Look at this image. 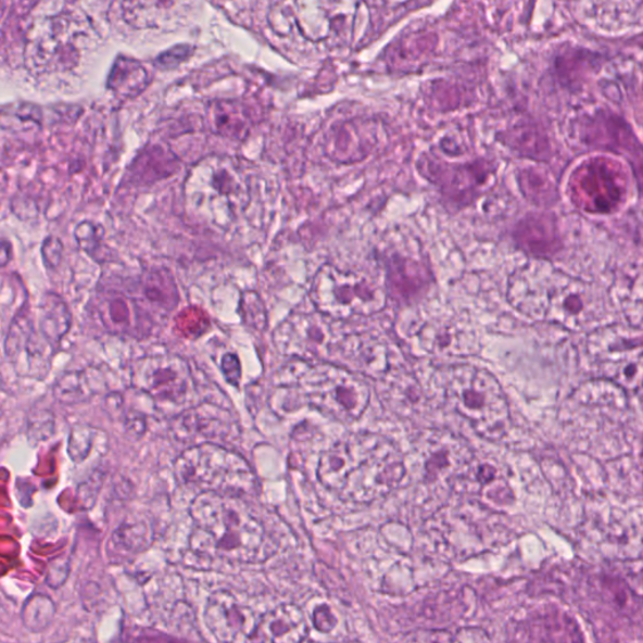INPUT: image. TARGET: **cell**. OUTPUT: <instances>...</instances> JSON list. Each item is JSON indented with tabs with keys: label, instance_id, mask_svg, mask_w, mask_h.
<instances>
[{
	"label": "cell",
	"instance_id": "1",
	"mask_svg": "<svg viewBox=\"0 0 643 643\" xmlns=\"http://www.w3.org/2000/svg\"><path fill=\"white\" fill-rule=\"evenodd\" d=\"M405 465L392 441L373 432H353L322 453L317 477L340 501L373 504L395 490Z\"/></svg>",
	"mask_w": 643,
	"mask_h": 643
},
{
	"label": "cell",
	"instance_id": "2",
	"mask_svg": "<svg viewBox=\"0 0 643 643\" xmlns=\"http://www.w3.org/2000/svg\"><path fill=\"white\" fill-rule=\"evenodd\" d=\"M194 529L190 549L203 556L231 563H262L275 554L262 520L244 497L197 494L190 504Z\"/></svg>",
	"mask_w": 643,
	"mask_h": 643
},
{
	"label": "cell",
	"instance_id": "3",
	"mask_svg": "<svg viewBox=\"0 0 643 643\" xmlns=\"http://www.w3.org/2000/svg\"><path fill=\"white\" fill-rule=\"evenodd\" d=\"M249 182L243 167L228 156L201 160L185 181L188 211L200 222L228 228L249 204Z\"/></svg>",
	"mask_w": 643,
	"mask_h": 643
},
{
	"label": "cell",
	"instance_id": "4",
	"mask_svg": "<svg viewBox=\"0 0 643 643\" xmlns=\"http://www.w3.org/2000/svg\"><path fill=\"white\" fill-rule=\"evenodd\" d=\"M175 478L184 488L200 493L244 497L256 494L259 479L252 466L235 450L205 441L191 445L174 464Z\"/></svg>",
	"mask_w": 643,
	"mask_h": 643
},
{
	"label": "cell",
	"instance_id": "5",
	"mask_svg": "<svg viewBox=\"0 0 643 643\" xmlns=\"http://www.w3.org/2000/svg\"><path fill=\"white\" fill-rule=\"evenodd\" d=\"M444 400L481 436L495 438L509 424V407L494 376L470 366L447 369Z\"/></svg>",
	"mask_w": 643,
	"mask_h": 643
},
{
	"label": "cell",
	"instance_id": "6",
	"mask_svg": "<svg viewBox=\"0 0 643 643\" xmlns=\"http://www.w3.org/2000/svg\"><path fill=\"white\" fill-rule=\"evenodd\" d=\"M305 404L341 424L361 419L371 399L368 384L339 366H312L295 383Z\"/></svg>",
	"mask_w": 643,
	"mask_h": 643
},
{
	"label": "cell",
	"instance_id": "7",
	"mask_svg": "<svg viewBox=\"0 0 643 643\" xmlns=\"http://www.w3.org/2000/svg\"><path fill=\"white\" fill-rule=\"evenodd\" d=\"M134 388L155 402L161 414L176 416L194 405L190 368L179 356H150L133 367Z\"/></svg>",
	"mask_w": 643,
	"mask_h": 643
},
{
	"label": "cell",
	"instance_id": "8",
	"mask_svg": "<svg viewBox=\"0 0 643 643\" xmlns=\"http://www.w3.org/2000/svg\"><path fill=\"white\" fill-rule=\"evenodd\" d=\"M374 295L364 280L326 265L316 276L312 300L319 312L340 317L364 312Z\"/></svg>",
	"mask_w": 643,
	"mask_h": 643
},
{
	"label": "cell",
	"instance_id": "9",
	"mask_svg": "<svg viewBox=\"0 0 643 643\" xmlns=\"http://www.w3.org/2000/svg\"><path fill=\"white\" fill-rule=\"evenodd\" d=\"M55 349L40 332L27 311L14 318L5 342L7 356L23 376L45 379L50 371Z\"/></svg>",
	"mask_w": 643,
	"mask_h": 643
},
{
	"label": "cell",
	"instance_id": "10",
	"mask_svg": "<svg viewBox=\"0 0 643 643\" xmlns=\"http://www.w3.org/2000/svg\"><path fill=\"white\" fill-rule=\"evenodd\" d=\"M352 0H295L300 31L311 42L339 45L348 36Z\"/></svg>",
	"mask_w": 643,
	"mask_h": 643
},
{
	"label": "cell",
	"instance_id": "11",
	"mask_svg": "<svg viewBox=\"0 0 643 643\" xmlns=\"http://www.w3.org/2000/svg\"><path fill=\"white\" fill-rule=\"evenodd\" d=\"M204 620L220 642L251 641L256 620L253 609L229 591H216L209 597Z\"/></svg>",
	"mask_w": 643,
	"mask_h": 643
},
{
	"label": "cell",
	"instance_id": "12",
	"mask_svg": "<svg viewBox=\"0 0 643 643\" xmlns=\"http://www.w3.org/2000/svg\"><path fill=\"white\" fill-rule=\"evenodd\" d=\"M174 432L180 440L203 438L211 442H227L239 436V426L228 412L219 406H192L175 416Z\"/></svg>",
	"mask_w": 643,
	"mask_h": 643
},
{
	"label": "cell",
	"instance_id": "13",
	"mask_svg": "<svg viewBox=\"0 0 643 643\" xmlns=\"http://www.w3.org/2000/svg\"><path fill=\"white\" fill-rule=\"evenodd\" d=\"M616 175L614 166L605 161H592L578 172L575 190L585 209L609 212L621 200L625 182Z\"/></svg>",
	"mask_w": 643,
	"mask_h": 643
},
{
	"label": "cell",
	"instance_id": "14",
	"mask_svg": "<svg viewBox=\"0 0 643 643\" xmlns=\"http://www.w3.org/2000/svg\"><path fill=\"white\" fill-rule=\"evenodd\" d=\"M308 623L303 610L295 605H280L269 610L256 622L251 641L302 642L308 636Z\"/></svg>",
	"mask_w": 643,
	"mask_h": 643
},
{
	"label": "cell",
	"instance_id": "15",
	"mask_svg": "<svg viewBox=\"0 0 643 643\" xmlns=\"http://www.w3.org/2000/svg\"><path fill=\"white\" fill-rule=\"evenodd\" d=\"M71 325L72 316L67 303L59 294L46 293L38 307L40 335L58 350L63 337L70 332Z\"/></svg>",
	"mask_w": 643,
	"mask_h": 643
},
{
	"label": "cell",
	"instance_id": "16",
	"mask_svg": "<svg viewBox=\"0 0 643 643\" xmlns=\"http://www.w3.org/2000/svg\"><path fill=\"white\" fill-rule=\"evenodd\" d=\"M207 114L214 133L235 140L245 138L249 121L243 106L238 102H212L209 104Z\"/></svg>",
	"mask_w": 643,
	"mask_h": 643
},
{
	"label": "cell",
	"instance_id": "17",
	"mask_svg": "<svg viewBox=\"0 0 643 643\" xmlns=\"http://www.w3.org/2000/svg\"><path fill=\"white\" fill-rule=\"evenodd\" d=\"M149 84L147 70L138 61L119 58L112 68L109 87L123 98H135L140 94Z\"/></svg>",
	"mask_w": 643,
	"mask_h": 643
},
{
	"label": "cell",
	"instance_id": "18",
	"mask_svg": "<svg viewBox=\"0 0 643 643\" xmlns=\"http://www.w3.org/2000/svg\"><path fill=\"white\" fill-rule=\"evenodd\" d=\"M99 392L91 371L63 374L53 384V396L61 404L76 405L92 399Z\"/></svg>",
	"mask_w": 643,
	"mask_h": 643
},
{
	"label": "cell",
	"instance_id": "19",
	"mask_svg": "<svg viewBox=\"0 0 643 643\" xmlns=\"http://www.w3.org/2000/svg\"><path fill=\"white\" fill-rule=\"evenodd\" d=\"M151 530L147 522L125 521L121 525L110 540V549L114 554L121 557L133 556L143 550H147L151 544Z\"/></svg>",
	"mask_w": 643,
	"mask_h": 643
},
{
	"label": "cell",
	"instance_id": "20",
	"mask_svg": "<svg viewBox=\"0 0 643 643\" xmlns=\"http://www.w3.org/2000/svg\"><path fill=\"white\" fill-rule=\"evenodd\" d=\"M55 608L51 597L42 593H36L30 596L22 607V623L31 633L43 632L54 620Z\"/></svg>",
	"mask_w": 643,
	"mask_h": 643
},
{
	"label": "cell",
	"instance_id": "21",
	"mask_svg": "<svg viewBox=\"0 0 643 643\" xmlns=\"http://www.w3.org/2000/svg\"><path fill=\"white\" fill-rule=\"evenodd\" d=\"M99 431L91 425L76 424L68 438V455L72 462L83 464L91 455Z\"/></svg>",
	"mask_w": 643,
	"mask_h": 643
},
{
	"label": "cell",
	"instance_id": "22",
	"mask_svg": "<svg viewBox=\"0 0 643 643\" xmlns=\"http://www.w3.org/2000/svg\"><path fill=\"white\" fill-rule=\"evenodd\" d=\"M75 239L77 244L84 252L96 255L99 251L102 241V228L92 222L79 223L75 229Z\"/></svg>",
	"mask_w": 643,
	"mask_h": 643
},
{
	"label": "cell",
	"instance_id": "23",
	"mask_svg": "<svg viewBox=\"0 0 643 643\" xmlns=\"http://www.w3.org/2000/svg\"><path fill=\"white\" fill-rule=\"evenodd\" d=\"M54 416L52 412L40 409L35 415H31L28 423L29 439L35 442L50 439L54 432Z\"/></svg>",
	"mask_w": 643,
	"mask_h": 643
},
{
	"label": "cell",
	"instance_id": "24",
	"mask_svg": "<svg viewBox=\"0 0 643 643\" xmlns=\"http://www.w3.org/2000/svg\"><path fill=\"white\" fill-rule=\"evenodd\" d=\"M71 573V562L67 557H58L50 562L46 573V583L52 589L58 590L64 583Z\"/></svg>",
	"mask_w": 643,
	"mask_h": 643
},
{
	"label": "cell",
	"instance_id": "25",
	"mask_svg": "<svg viewBox=\"0 0 643 643\" xmlns=\"http://www.w3.org/2000/svg\"><path fill=\"white\" fill-rule=\"evenodd\" d=\"M43 264L48 269H55L59 267L63 256V244L58 237H47L43 241L42 249Z\"/></svg>",
	"mask_w": 643,
	"mask_h": 643
},
{
	"label": "cell",
	"instance_id": "26",
	"mask_svg": "<svg viewBox=\"0 0 643 643\" xmlns=\"http://www.w3.org/2000/svg\"><path fill=\"white\" fill-rule=\"evenodd\" d=\"M336 617L329 607L322 605L315 609L313 614V623L319 632L329 633L336 627Z\"/></svg>",
	"mask_w": 643,
	"mask_h": 643
},
{
	"label": "cell",
	"instance_id": "27",
	"mask_svg": "<svg viewBox=\"0 0 643 643\" xmlns=\"http://www.w3.org/2000/svg\"><path fill=\"white\" fill-rule=\"evenodd\" d=\"M108 315L116 326H127L130 310L124 299H114L109 303Z\"/></svg>",
	"mask_w": 643,
	"mask_h": 643
},
{
	"label": "cell",
	"instance_id": "28",
	"mask_svg": "<svg viewBox=\"0 0 643 643\" xmlns=\"http://www.w3.org/2000/svg\"><path fill=\"white\" fill-rule=\"evenodd\" d=\"M100 486H102L100 474H93L90 480L85 481L84 484L79 487L78 493H80V502L87 504V506L92 505L94 502L92 494H98Z\"/></svg>",
	"mask_w": 643,
	"mask_h": 643
},
{
	"label": "cell",
	"instance_id": "29",
	"mask_svg": "<svg viewBox=\"0 0 643 643\" xmlns=\"http://www.w3.org/2000/svg\"><path fill=\"white\" fill-rule=\"evenodd\" d=\"M222 369L225 376L231 384H238L241 377V368L238 356L227 355L223 358Z\"/></svg>",
	"mask_w": 643,
	"mask_h": 643
},
{
	"label": "cell",
	"instance_id": "30",
	"mask_svg": "<svg viewBox=\"0 0 643 643\" xmlns=\"http://www.w3.org/2000/svg\"><path fill=\"white\" fill-rule=\"evenodd\" d=\"M12 260V244L5 239H0V268H4Z\"/></svg>",
	"mask_w": 643,
	"mask_h": 643
},
{
	"label": "cell",
	"instance_id": "31",
	"mask_svg": "<svg viewBox=\"0 0 643 643\" xmlns=\"http://www.w3.org/2000/svg\"><path fill=\"white\" fill-rule=\"evenodd\" d=\"M3 13V0H0V17H2Z\"/></svg>",
	"mask_w": 643,
	"mask_h": 643
}]
</instances>
